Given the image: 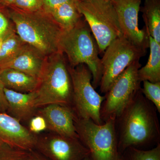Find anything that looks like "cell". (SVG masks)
Wrapping results in <instances>:
<instances>
[{
    "label": "cell",
    "instance_id": "obj_20",
    "mask_svg": "<svg viewBox=\"0 0 160 160\" xmlns=\"http://www.w3.org/2000/svg\"><path fill=\"white\" fill-rule=\"evenodd\" d=\"M26 43L21 39L14 29L3 38L0 50V67L14 57Z\"/></svg>",
    "mask_w": 160,
    "mask_h": 160
},
{
    "label": "cell",
    "instance_id": "obj_33",
    "mask_svg": "<svg viewBox=\"0 0 160 160\" xmlns=\"http://www.w3.org/2000/svg\"><path fill=\"white\" fill-rule=\"evenodd\" d=\"M118 160H123L122 158V155H121V156H120Z\"/></svg>",
    "mask_w": 160,
    "mask_h": 160
},
{
    "label": "cell",
    "instance_id": "obj_12",
    "mask_svg": "<svg viewBox=\"0 0 160 160\" xmlns=\"http://www.w3.org/2000/svg\"><path fill=\"white\" fill-rule=\"evenodd\" d=\"M37 139V136L18 120L0 112V141L18 149L30 151L35 149Z\"/></svg>",
    "mask_w": 160,
    "mask_h": 160
},
{
    "label": "cell",
    "instance_id": "obj_7",
    "mask_svg": "<svg viewBox=\"0 0 160 160\" xmlns=\"http://www.w3.org/2000/svg\"><path fill=\"white\" fill-rule=\"evenodd\" d=\"M69 69L72 82V109L76 116L103 124L100 111L105 96L98 93L92 86L91 72L84 64L75 67L69 65Z\"/></svg>",
    "mask_w": 160,
    "mask_h": 160
},
{
    "label": "cell",
    "instance_id": "obj_28",
    "mask_svg": "<svg viewBox=\"0 0 160 160\" xmlns=\"http://www.w3.org/2000/svg\"><path fill=\"white\" fill-rule=\"evenodd\" d=\"M4 86L0 81V112H5L7 110V104L4 93Z\"/></svg>",
    "mask_w": 160,
    "mask_h": 160
},
{
    "label": "cell",
    "instance_id": "obj_31",
    "mask_svg": "<svg viewBox=\"0 0 160 160\" xmlns=\"http://www.w3.org/2000/svg\"><path fill=\"white\" fill-rule=\"evenodd\" d=\"M83 160H92V159L90 157H89V156L85 158Z\"/></svg>",
    "mask_w": 160,
    "mask_h": 160
},
{
    "label": "cell",
    "instance_id": "obj_34",
    "mask_svg": "<svg viewBox=\"0 0 160 160\" xmlns=\"http://www.w3.org/2000/svg\"><path fill=\"white\" fill-rule=\"evenodd\" d=\"M109 1H112V0H109Z\"/></svg>",
    "mask_w": 160,
    "mask_h": 160
},
{
    "label": "cell",
    "instance_id": "obj_15",
    "mask_svg": "<svg viewBox=\"0 0 160 160\" xmlns=\"http://www.w3.org/2000/svg\"><path fill=\"white\" fill-rule=\"evenodd\" d=\"M4 93L7 104V110L19 122L27 121L33 117L37 109L35 101L36 91L22 92L4 87Z\"/></svg>",
    "mask_w": 160,
    "mask_h": 160
},
{
    "label": "cell",
    "instance_id": "obj_29",
    "mask_svg": "<svg viewBox=\"0 0 160 160\" xmlns=\"http://www.w3.org/2000/svg\"><path fill=\"white\" fill-rule=\"evenodd\" d=\"M29 160H49L36 149L29 151Z\"/></svg>",
    "mask_w": 160,
    "mask_h": 160
},
{
    "label": "cell",
    "instance_id": "obj_32",
    "mask_svg": "<svg viewBox=\"0 0 160 160\" xmlns=\"http://www.w3.org/2000/svg\"><path fill=\"white\" fill-rule=\"evenodd\" d=\"M2 39H0V50H1V46H2ZM0 81H1V80H0Z\"/></svg>",
    "mask_w": 160,
    "mask_h": 160
},
{
    "label": "cell",
    "instance_id": "obj_18",
    "mask_svg": "<svg viewBox=\"0 0 160 160\" xmlns=\"http://www.w3.org/2000/svg\"><path fill=\"white\" fill-rule=\"evenodd\" d=\"M150 53L148 62L138 71L141 82L148 81L152 83L160 82V44L148 35Z\"/></svg>",
    "mask_w": 160,
    "mask_h": 160
},
{
    "label": "cell",
    "instance_id": "obj_21",
    "mask_svg": "<svg viewBox=\"0 0 160 160\" xmlns=\"http://www.w3.org/2000/svg\"><path fill=\"white\" fill-rule=\"evenodd\" d=\"M123 160H160V144L149 150L129 147L122 153Z\"/></svg>",
    "mask_w": 160,
    "mask_h": 160
},
{
    "label": "cell",
    "instance_id": "obj_26",
    "mask_svg": "<svg viewBox=\"0 0 160 160\" xmlns=\"http://www.w3.org/2000/svg\"><path fill=\"white\" fill-rule=\"evenodd\" d=\"M14 28V25L9 18L0 10V39H2L9 31Z\"/></svg>",
    "mask_w": 160,
    "mask_h": 160
},
{
    "label": "cell",
    "instance_id": "obj_27",
    "mask_svg": "<svg viewBox=\"0 0 160 160\" xmlns=\"http://www.w3.org/2000/svg\"><path fill=\"white\" fill-rule=\"evenodd\" d=\"M72 0H43L42 10L49 14L62 4Z\"/></svg>",
    "mask_w": 160,
    "mask_h": 160
},
{
    "label": "cell",
    "instance_id": "obj_19",
    "mask_svg": "<svg viewBox=\"0 0 160 160\" xmlns=\"http://www.w3.org/2000/svg\"><path fill=\"white\" fill-rule=\"evenodd\" d=\"M140 11L147 34L160 44V0H145Z\"/></svg>",
    "mask_w": 160,
    "mask_h": 160
},
{
    "label": "cell",
    "instance_id": "obj_17",
    "mask_svg": "<svg viewBox=\"0 0 160 160\" xmlns=\"http://www.w3.org/2000/svg\"><path fill=\"white\" fill-rule=\"evenodd\" d=\"M48 14L63 30L73 28L83 18L78 9L76 0L62 4Z\"/></svg>",
    "mask_w": 160,
    "mask_h": 160
},
{
    "label": "cell",
    "instance_id": "obj_9",
    "mask_svg": "<svg viewBox=\"0 0 160 160\" xmlns=\"http://www.w3.org/2000/svg\"><path fill=\"white\" fill-rule=\"evenodd\" d=\"M124 36L113 41L103 52L101 58L102 76L100 83L101 93L106 94L113 82L125 69L146 54Z\"/></svg>",
    "mask_w": 160,
    "mask_h": 160
},
{
    "label": "cell",
    "instance_id": "obj_24",
    "mask_svg": "<svg viewBox=\"0 0 160 160\" xmlns=\"http://www.w3.org/2000/svg\"><path fill=\"white\" fill-rule=\"evenodd\" d=\"M43 0H15L9 8L25 12H35L42 10Z\"/></svg>",
    "mask_w": 160,
    "mask_h": 160
},
{
    "label": "cell",
    "instance_id": "obj_5",
    "mask_svg": "<svg viewBox=\"0 0 160 160\" xmlns=\"http://www.w3.org/2000/svg\"><path fill=\"white\" fill-rule=\"evenodd\" d=\"M79 11L88 24L99 54L115 40L123 36L116 11L109 0H76Z\"/></svg>",
    "mask_w": 160,
    "mask_h": 160
},
{
    "label": "cell",
    "instance_id": "obj_10",
    "mask_svg": "<svg viewBox=\"0 0 160 160\" xmlns=\"http://www.w3.org/2000/svg\"><path fill=\"white\" fill-rule=\"evenodd\" d=\"M34 149L49 160H83L90 154L78 138L52 132L38 136Z\"/></svg>",
    "mask_w": 160,
    "mask_h": 160
},
{
    "label": "cell",
    "instance_id": "obj_8",
    "mask_svg": "<svg viewBox=\"0 0 160 160\" xmlns=\"http://www.w3.org/2000/svg\"><path fill=\"white\" fill-rule=\"evenodd\" d=\"M141 67L139 60L132 63L105 94L100 111L104 122L110 118L117 119L119 117L140 91L142 82L138 71Z\"/></svg>",
    "mask_w": 160,
    "mask_h": 160
},
{
    "label": "cell",
    "instance_id": "obj_30",
    "mask_svg": "<svg viewBox=\"0 0 160 160\" xmlns=\"http://www.w3.org/2000/svg\"><path fill=\"white\" fill-rule=\"evenodd\" d=\"M15 0H0V7H10Z\"/></svg>",
    "mask_w": 160,
    "mask_h": 160
},
{
    "label": "cell",
    "instance_id": "obj_22",
    "mask_svg": "<svg viewBox=\"0 0 160 160\" xmlns=\"http://www.w3.org/2000/svg\"><path fill=\"white\" fill-rule=\"evenodd\" d=\"M0 160H29V151L18 149L0 141Z\"/></svg>",
    "mask_w": 160,
    "mask_h": 160
},
{
    "label": "cell",
    "instance_id": "obj_6",
    "mask_svg": "<svg viewBox=\"0 0 160 160\" xmlns=\"http://www.w3.org/2000/svg\"><path fill=\"white\" fill-rule=\"evenodd\" d=\"M74 124L79 139L88 150L92 160H118L116 119L110 118L102 124L75 117Z\"/></svg>",
    "mask_w": 160,
    "mask_h": 160
},
{
    "label": "cell",
    "instance_id": "obj_1",
    "mask_svg": "<svg viewBox=\"0 0 160 160\" xmlns=\"http://www.w3.org/2000/svg\"><path fill=\"white\" fill-rule=\"evenodd\" d=\"M157 110L141 90L116 119L118 148L120 154L129 147L158 142L160 136Z\"/></svg>",
    "mask_w": 160,
    "mask_h": 160
},
{
    "label": "cell",
    "instance_id": "obj_25",
    "mask_svg": "<svg viewBox=\"0 0 160 160\" xmlns=\"http://www.w3.org/2000/svg\"><path fill=\"white\" fill-rule=\"evenodd\" d=\"M47 129V125L45 119L40 115L33 117L29 122V131L36 135Z\"/></svg>",
    "mask_w": 160,
    "mask_h": 160
},
{
    "label": "cell",
    "instance_id": "obj_4",
    "mask_svg": "<svg viewBox=\"0 0 160 160\" xmlns=\"http://www.w3.org/2000/svg\"><path fill=\"white\" fill-rule=\"evenodd\" d=\"M91 30L85 19L68 30H63L59 41V50L66 55L69 66L84 64L92 74V84L95 89L99 86L102 76L99 51Z\"/></svg>",
    "mask_w": 160,
    "mask_h": 160
},
{
    "label": "cell",
    "instance_id": "obj_16",
    "mask_svg": "<svg viewBox=\"0 0 160 160\" xmlns=\"http://www.w3.org/2000/svg\"><path fill=\"white\" fill-rule=\"evenodd\" d=\"M0 80L5 88L22 92L36 90L39 79L12 69L0 70Z\"/></svg>",
    "mask_w": 160,
    "mask_h": 160
},
{
    "label": "cell",
    "instance_id": "obj_2",
    "mask_svg": "<svg viewBox=\"0 0 160 160\" xmlns=\"http://www.w3.org/2000/svg\"><path fill=\"white\" fill-rule=\"evenodd\" d=\"M8 14L15 30L24 42L46 57L59 51V41L62 29L43 10L25 12L9 8Z\"/></svg>",
    "mask_w": 160,
    "mask_h": 160
},
{
    "label": "cell",
    "instance_id": "obj_13",
    "mask_svg": "<svg viewBox=\"0 0 160 160\" xmlns=\"http://www.w3.org/2000/svg\"><path fill=\"white\" fill-rule=\"evenodd\" d=\"M40 108L38 114L45 119L47 129L52 133L79 139L74 124L76 115L72 108L58 104H51Z\"/></svg>",
    "mask_w": 160,
    "mask_h": 160
},
{
    "label": "cell",
    "instance_id": "obj_14",
    "mask_svg": "<svg viewBox=\"0 0 160 160\" xmlns=\"http://www.w3.org/2000/svg\"><path fill=\"white\" fill-rule=\"evenodd\" d=\"M47 57L33 46L25 43L10 61L0 67V70L12 69L39 79Z\"/></svg>",
    "mask_w": 160,
    "mask_h": 160
},
{
    "label": "cell",
    "instance_id": "obj_3",
    "mask_svg": "<svg viewBox=\"0 0 160 160\" xmlns=\"http://www.w3.org/2000/svg\"><path fill=\"white\" fill-rule=\"evenodd\" d=\"M36 89L37 109L58 104L72 109V86L69 64L65 55L59 51L46 58Z\"/></svg>",
    "mask_w": 160,
    "mask_h": 160
},
{
    "label": "cell",
    "instance_id": "obj_11",
    "mask_svg": "<svg viewBox=\"0 0 160 160\" xmlns=\"http://www.w3.org/2000/svg\"><path fill=\"white\" fill-rule=\"evenodd\" d=\"M142 0H112L124 37L139 48L149 47V36L146 28L140 29L138 15Z\"/></svg>",
    "mask_w": 160,
    "mask_h": 160
},
{
    "label": "cell",
    "instance_id": "obj_23",
    "mask_svg": "<svg viewBox=\"0 0 160 160\" xmlns=\"http://www.w3.org/2000/svg\"><path fill=\"white\" fill-rule=\"evenodd\" d=\"M142 82V87L141 89L142 93L160 113V82L152 83L144 81Z\"/></svg>",
    "mask_w": 160,
    "mask_h": 160
}]
</instances>
